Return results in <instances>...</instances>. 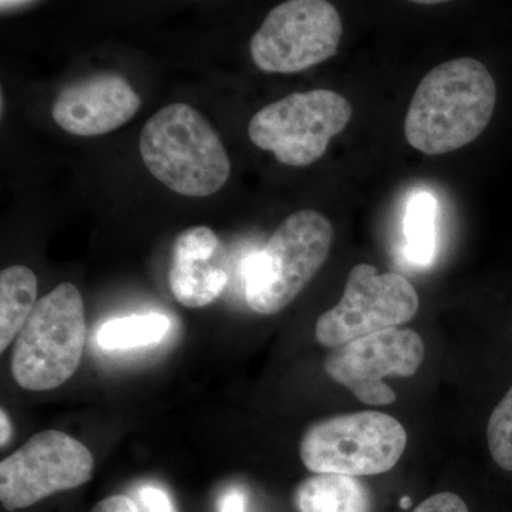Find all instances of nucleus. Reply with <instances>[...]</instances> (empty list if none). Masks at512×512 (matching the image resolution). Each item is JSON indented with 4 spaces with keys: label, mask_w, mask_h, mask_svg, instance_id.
I'll list each match as a JSON object with an SVG mask.
<instances>
[{
    "label": "nucleus",
    "mask_w": 512,
    "mask_h": 512,
    "mask_svg": "<svg viewBox=\"0 0 512 512\" xmlns=\"http://www.w3.org/2000/svg\"><path fill=\"white\" fill-rule=\"evenodd\" d=\"M0 424H2V436H0V446L5 447L8 444L10 439V434H12V426H10V421L8 414H6L5 409L0 410Z\"/></svg>",
    "instance_id": "obj_22"
},
{
    "label": "nucleus",
    "mask_w": 512,
    "mask_h": 512,
    "mask_svg": "<svg viewBox=\"0 0 512 512\" xmlns=\"http://www.w3.org/2000/svg\"><path fill=\"white\" fill-rule=\"evenodd\" d=\"M93 471L92 451L83 443L63 431H40L0 463V501L8 511L23 510L89 483Z\"/></svg>",
    "instance_id": "obj_9"
},
{
    "label": "nucleus",
    "mask_w": 512,
    "mask_h": 512,
    "mask_svg": "<svg viewBox=\"0 0 512 512\" xmlns=\"http://www.w3.org/2000/svg\"><path fill=\"white\" fill-rule=\"evenodd\" d=\"M419 295L409 279L376 266H353L338 305L316 320L315 336L326 348H340L410 322L419 311Z\"/></svg>",
    "instance_id": "obj_8"
},
{
    "label": "nucleus",
    "mask_w": 512,
    "mask_h": 512,
    "mask_svg": "<svg viewBox=\"0 0 512 512\" xmlns=\"http://www.w3.org/2000/svg\"><path fill=\"white\" fill-rule=\"evenodd\" d=\"M170 326V319L161 313L131 315L103 323L96 339L106 352L136 349L161 342Z\"/></svg>",
    "instance_id": "obj_15"
},
{
    "label": "nucleus",
    "mask_w": 512,
    "mask_h": 512,
    "mask_svg": "<svg viewBox=\"0 0 512 512\" xmlns=\"http://www.w3.org/2000/svg\"><path fill=\"white\" fill-rule=\"evenodd\" d=\"M298 512H372V495L357 477L315 474L296 487Z\"/></svg>",
    "instance_id": "obj_13"
},
{
    "label": "nucleus",
    "mask_w": 512,
    "mask_h": 512,
    "mask_svg": "<svg viewBox=\"0 0 512 512\" xmlns=\"http://www.w3.org/2000/svg\"><path fill=\"white\" fill-rule=\"evenodd\" d=\"M140 153L153 177L184 197H210L231 175L221 137L188 104H170L147 121L141 131Z\"/></svg>",
    "instance_id": "obj_2"
},
{
    "label": "nucleus",
    "mask_w": 512,
    "mask_h": 512,
    "mask_svg": "<svg viewBox=\"0 0 512 512\" xmlns=\"http://www.w3.org/2000/svg\"><path fill=\"white\" fill-rule=\"evenodd\" d=\"M497 103L494 77L471 57L431 69L417 86L404 119V136L417 151L441 156L483 134Z\"/></svg>",
    "instance_id": "obj_1"
},
{
    "label": "nucleus",
    "mask_w": 512,
    "mask_h": 512,
    "mask_svg": "<svg viewBox=\"0 0 512 512\" xmlns=\"http://www.w3.org/2000/svg\"><path fill=\"white\" fill-rule=\"evenodd\" d=\"M352 106L328 89L293 93L269 104L249 121L248 134L261 150L289 167H308L325 156L330 140L352 119Z\"/></svg>",
    "instance_id": "obj_6"
},
{
    "label": "nucleus",
    "mask_w": 512,
    "mask_h": 512,
    "mask_svg": "<svg viewBox=\"0 0 512 512\" xmlns=\"http://www.w3.org/2000/svg\"><path fill=\"white\" fill-rule=\"evenodd\" d=\"M424 343L412 329H387L353 340L329 353L326 375L369 406L396 402V393L383 382L386 376L416 375L423 363Z\"/></svg>",
    "instance_id": "obj_10"
},
{
    "label": "nucleus",
    "mask_w": 512,
    "mask_h": 512,
    "mask_svg": "<svg viewBox=\"0 0 512 512\" xmlns=\"http://www.w3.org/2000/svg\"><path fill=\"white\" fill-rule=\"evenodd\" d=\"M410 504H412V500H410L409 497H404L402 501H400V505H402V508L410 507Z\"/></svg>",
    "instance_id": "obj_24"
},
{
    "label": "nucleus",
    "mask_w": 512,
    "mask_h": 512,
    "mask_svg": "<svg viewBox=\"0 0 512 512\" xmlns=\"http://www.w3.org/2000/svg\"><path fill=\"white\" fill-rule=\"evenodd\" d=\"M332 224L318 211L293 212L265 247L245 262V299L259 315H275L315 278L332 247Z\"/></svg>",
    "instance_id": "obj_3"
},
{
    "label": "nucleus",
    "mask_w": 512,
    "mask_h": 512,
    "mask_svg": "<svg viewBox=\"0 0 512 512\" xmlns=\"http://www.w3.org/2000/svg\"><path fill=\"white\" fill-rule=\"evenodd\" d=\"M36 5V2H16V0H2L0 2V9L2 13L12 12V10H18L23 8H29V6Z\"/></svg>",
    "instance_id": "obj_23"
},
{
    "label": "nucleus",
    "mask_w": 512,
    "mask_h": 512,
    "mask_svg": "<svg viewBox=\"0 0 512 512\" xmlns=\"http://www.w3.org/2000/svg\"><path fill=\"white\" fill-rule=\"evenodd\" d=\"M245 505L247 501L244 494L241 491L232 490L222 498L220 512H245Z\"/></svg>",
    "instance_id": "obj_21"
},
{
    "label": "nucleus",
    "mask_w": 512,
    "mask_h": 512,
    "mask_svg": "<svg viewBox=\"0 0 512 512\" xmlns=\"http://www.w3.org/2000/svg\"><path fill=\"white\" fill-rule=\"evenodd\" d=\"M136 90L117 73H97L64 87L52 107L57 126L79 137L111 133L140 110Z\"/></svg>",
    "instance_id": "obj_11"
},
{
    "label": "nucleus",
    "mask_w": 512,
    "mask_h": 512,
    "mask_svg": "<svg viewBox=\"0 0 512 512\" xmlns=\"http://www.w3.org/2000/svg\"><path fill=\"white\" fill-rule=\"evenodd\" d=\"M92 512H140L137 504L126 495H113V497L104 498Z\"/></svg>",
    "instance_id": "obj_20"
},
{
    "label": "nucleus",
    "mask_w": 512,
    "mask_h": 512,
    "mask_svg": "<svg viewBox=\"0 0 512 512\" xmlns=\"http://www.w3.org/2000/svg\"><path fill=\"white\" fill-rule=\"evenodd\" d=\"M437 201L429 192H419L410 198L404 217L406 256L414 265L431 264L436 252Z\"/></svg>",
    "instance_id": "obj_16"
},
{
    "label": "nucleus",
    "mask_w": 512,
    "mask_h": 512,
    "mask_svg": "<svg viewBox=\"0 0 512 512\" xmlns=\"http://www.w3.org/2000/svg\"><path fill=\"white\" fill-rule=\"evenodd\" d=\"M413 512H470L463 498L453 493L431 495Z\"/></svg>",
    "instance_id": "obj_18"
},
{
    "label": "nucleus",
    "mask_w": 512,
    "mask_h": 512,
    "mask_svg": "<svg viewBox=\"0 0 512 512\" xmlns=\"http://www.w3.org/2000/svg\"><path fill=\"white\" fill-rule=\"evenodd\" d=\"M487 443L497 466L512 473V387L491 413Z\"/></svg>",
    "instance_id": "obj_17"
},
{
    "label": "nucleus",
    "mask_w": 512,
    "mask_h": 512,
    "mask_svg": "<svg viewBox=\"0 0 512 512\" xmlns=\"http://www.w3.org/2000/svg\"><path fill=\"white\" fill-rule=\"evenodd\" d=\"M82 293L70 282L57 285L37 301L16 338L12 373L30 392H47L72 379L86 345Z\"/></svg>",
    "instance_id": "obj_4"
},
{
    "label": "nucleus",
    "mask_w": 512,
    "mask_h": 512,
    "mask_svg": "<svg viewBox=\"0 0 512 512\" xmlns=\"http://www.w3.org/2000/svg\"><path fill=\"white\" fill-rule=\"evenodd\" d=\"M342 33V19L332 3L289 0L268 13L249 49L262 72L299 73L335 56Z\"/></svg>",
    "instance_id": "obj_7"
},
{
    "label": "nucleus",
    "mask_w": 512,
    "mask_h": 512,
    "mask_svg": "<svg viewBox=\"0 0 512 512\" xmlns=\"http://www.w3.org/2000/svg\"><path fill=\"white\" fill-rule=\"evenodd\" d=\"M146 512H174L173 503L165 491L158 487H143L138 493Z\"/></svg>",
    "instance_id": "obj_19"
},
{
    "label": "nucleus",
    "mask_w": 512,
    "mask_h": 512,
    "mask_svg": "<svg viewBox=\"0 0 512 512\" xmlns=\"http://www.w3.org/2000/svg\"><path fill=\"white\" fill-rule=\"evenodd\" d=\"M37 276L28 266L13 265L0 272V352L18 338L36 306Z\"/></svg>",
    "instance_id": "obj_14"
},
{
    "label": "nucleus",
    "mask_w": 512,
    "mask_h": 512,
    "mask_svg": "<svg viewBox=\"0 0 512 512\" xmlns=\"http://www.w3.org/2000/svg\"><path fill=\"white\" fill-rule=\"evenodd\" d=\"M224 245L211 228L191 227L175 239L168 272L171 292L185 308L198 309L220 298L228 284Z\"/></svg>",
    "instance_id": "obj_12"
},
{
    "label": "nucleus",
    "mask_w": 512,
    "mask_h": 512,
    "mask_svg": "<svg viewBox=\"0 0 512 512\" xmlns=\"http://www.w3.org/2000/svg\"><path fill=\"white\" fill-rule=\"evenodd\" d=\"M406 446L399 420L365 410L316 421L302 436L299 456L315 474L379 476L399 463Z\"/></svg>",
    "instance_id": "obj_5"
}]
</instances>
